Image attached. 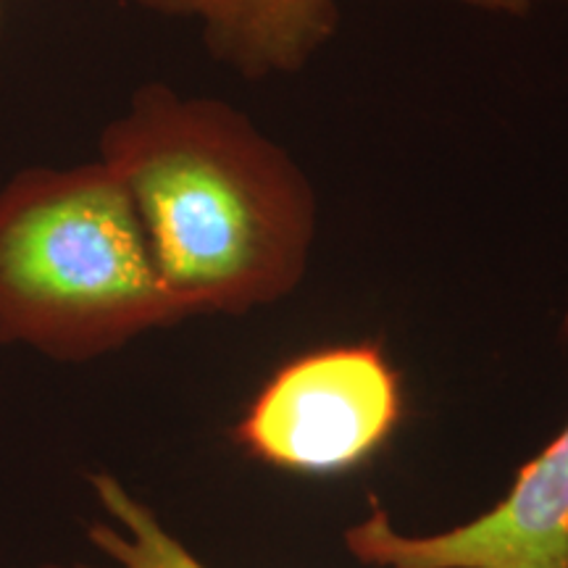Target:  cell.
I'll return each mask as SVG.
<instances>
[{"label": "cell", "mask_w": 568, "mask_h": 568, "mask_svg": "<svg viewBox=\"0 0 568 568\" xmlns=\"http://www.w3.org/2000/svg\"><path fill=\"white\" fill-rule=\"evenodd\" d=\"M0 3H3V0H0Z\"/></svg>", "instance_id": "52a82bcc"}, {"label": "cell", "mask_w": 568, "mask_h": 568, "mask_svg": "<svg viewBox=\"0 0 568 568\" xmlns=\"http://www.w3.org/2000/svg\"><path fill=\"white\" fill-rule=\"evenodd\" d=\"M182 318L109 163L27 169L0 190V345L92 361Z\"/></svg>", "instance_id": "7a4b0ae2"}, {"label": "cell", "mask_w": 568, "mask_h": 568, "mask_svg": "<svg viewBox=\"0 0 568 568\" xmlns=\"http://www.w3.org/2000/svg\"><path fill=\"white\" fill-rule=\"evenodd\" d=\"M145 9L197 19L205 45L247 80L301 71L337 30L339 0H138ZM521 11L529 0H460Z\"/></svg>", "instance_id": "5b68a950"}, {"label": "cell", "mask_w": 568, "mask_h": 568, "mask_svg": "<svg viewBox=\"0 0 568 568\" xmlns=\"http://www.w3.org/2000/svg\"><path fill=\"white\" fill-rule=\"evenodd\" d=\"M101 161L130 190L155 272L184 318L247 314L303 282L314 190L232 105L145 84L103 130Z\"/></svg>", "instance_id": "6da1fadb"}, {"label": "cell", "mask_w": 568, "mask_h": 568, "mask_svg": "<svg viewBox=\"0 0 568 568\" xmlns=\"http://www.w3.org/2000/svg\"><path fill=\"white\" fill-rule=\"evenodd\" d=\"M345 548L372 568H568V422L516 471L506 497L471 521L403 535L372 495Z\"/></svg>", "instance_id": "277c9868"}, {"label": "cell", "mask_w": 568, "mask_h": 568, "mask_svg": "<svg viewBox=\"0 0 568 568\" xmlns=\"http://www.w3.org/2000/svg\"><path fill=\"white\" fill-rule=\"evenodd\" d=\"M403 410L400 374L379 345L318 347L268 376L234 424L232 443L264 466L329 477L374 458Z\"/></svg>", "instance_id": "3957f363"}, {"label": "cell", "mask_w": 568, "mask_h": 568, "mask_svg": "<svg viewBox=\"0 0 568 568\" xmlns=\"http://www.w3.org/2000/svg\"><path fill=\"white\" fill-rule=\"evenodd\" d=\"M92 493L109 516L88 529L90 542L111 566H55L42 568H209L161 524L151 506L134 497L113 474H90Z\"/></svg>", "instance_id": "8992f818"}]
</instances>
